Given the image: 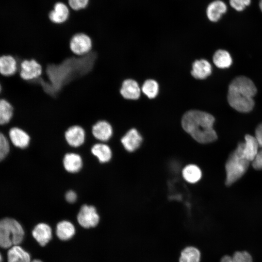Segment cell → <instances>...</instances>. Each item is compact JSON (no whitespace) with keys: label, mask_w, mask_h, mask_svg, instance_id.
I'll list each match as a JSON object with an SVG mask.
<instances>
[{"label":"cell","mask_w":262,"mask_h":262,"mask_svg":"<svg viewBox=\"0 0 262 262\" xmlns=\"http://www.w3.org/2000/svg\"><path fill=\"white\" fill-rule=\"evenodd\" d=\"M214 117L207 112L192 110L182 116L181 126L183 130L197 142L207 144L215 141L217 134L213 128Z\"/></svg>","instance_id":"cell-1"},{"label":"cell","mask_w":262,"mask_h":262,"mask_svg":"<svg viewBox=\"0 0 262 262\" xmlns=\"http://www.w3.org/2000/svg\"><path fill=\"white\" fill-rule=\"evenodd\" d=\"M256 92V87L250 79L239 76L232 80L229 86L228 101L229 105L236 111L247 113L253 108V97Z\"/></svg>","instance_id":"cell-2"},{"label":"cell","mask_w":262,"mask_h":262,"mask_svg":"<svg viewBox=\"0 0 262 262\" xmlns=\"http://www.w3.org/2000/svg\"><path fill=\"white\" fill-rule=\"evenodd\" d=\"M243 142L240 143L236 148L229 155L226 165V184L229 186L241 178L246 172L249 162L243 155Z\"/></svg>","instance_id":"cell-3"},{"label":"cell","mask_w":262,"mask_h":262,"mask_svg":"<svg viewBox=\"0 0 262 262\" xmlns=\"http://www.w3.org/2000/svg\"><path fill=\"white\" fill-rule=\"evenodd\" d=\"M21 225L16 219L5 217L0 220V247L7 249L19 245L24 237Z\"/></svg>","instance_id":"cell-4"},{"label":"cell","mask_w":262,"mask_h":262,"mask_svg":"<svg viewBox=\"0 0 262 262\" xmlns=\"http://www.w3.org/2000/svg\"><path fill=\"white\" fill-rule=\"evenodd\" d=\"M43 72L41 64L34 59H23L19 65V77L23 81H31L40 77Z\"/></svg>","instance_id":"cell-5"},{"label":"cell","mask_w":262,"mask_h":262,"mask_svg":"<svg viewBox=\"0 0 262 262\" xmlns=\"http://www.w3.org/2000/svg\"><path fill=\"white\" fill-rule=\"evenodd\" d=\"M69 47L75 55L81 56L89 52L92 48V40L87 34L79 33L75 34L70 39Z\"/></svg>","instance_id":"cell-6"},{"label":"cell","mask_w":262,"mask_h":262,"mask_svg":"<svg viewBox=\"0 0 262 262\" xmlns=\"http://www.w3.org/2000/svg\"><path fill=\"white\" fill-rule=\"evenodd\" d=\"M77 221L82 227L89 229L97 226L99 223V216L95 207L84 205L78 213Z\"/></svg>","instance_id":"cell-7"},{"label":"cell","mask_w":262,"mask_h":262,"mask_svg":"<svg viewBox=\"0 0 262 262\" xmlns=\"http://www.w3.org/2000/svg\"><path fill=\"white\" fill-rule=\"evenodd\" d=\"M65 137L67 143L73 147L81 146L84 142L85 131L84 129L79 125L69 127L65 132Z\"/></svg>","instance_id":"cell-8"},{"label":"cell","mask_w":262,"mask_h":262,"mask_svg":"<svg viewBox=\"0 0 262 262\" xmlns=\"http://www.w3.org/2000/svg\"><path fill=\"white\" fill-rule=\"evenodd\" d=\"M91 130L94 137L102 142L109 140L113 133L112 124L105 120L97 121L92 125Z\"/></svg>","instance_id":"cell-9"},{"label":"cell","mask_w":262,"mask_h":262,"mask_svg":"<svg viewBox=\"0 0 262 262\" xmlns=\"http://www.w3.org/2000/svg\"><path fill=\"white\" fill-rule=\"evenodd\" d=\"M119 92L122 98L128 100L137 99L141 95V89L137 82L130 78L122 82Z\"/></svg>","instance_id":"cell-10"},{"label":"cell","mask_w":262,"mask_h":262,"mask_svg":"<svg viewBox=\"0 0 262 262\" xmlns=\"http://www.w3.org/2000/svg\"><path fill=\"white\" fill-rule=\"evenodd\" d=\"M142 137L135 129L129 130L122 137L121 142L125 149L129 152H133L141 145Z\"/></svg>","instance_id":"cell-11"},{"label":"cell","mask_w":262,"mask_h":262,"mask_svg":"<svg viewBox=\"0 0 262 262\" xmlns=\"http://www.w3.org/2000/svg\"><path fill=\"white\" fill-rule=\"evenodd\" d=\"M34 239L41 246H46L52 238V230L50 226L44 223L36 225L32 231Z\"/></svg>","instance_id":"cell-12"},{"label":"cell","mask_w":262,"mask_h":262,"mask_svg":"<svg viewBox=\"0 0 262 262\" xmlns=\"http://www.w3.org/2000/svg\"><path fill=\"white\" fill-rule=\"evenodd\" d=\"M227 11V6L223 1L215 0L208 5L206 14L210 21L215 22L218 21Z\"/></svg>","instance_id":"cell-13"},{"label":"cell","mask_w":262,"mask_h":262,"mask_svg":"<svg viewBox=\"0 0 262 262\" xmlns=\"http://www.w3.org/2000/svg\"><path fill=\"white\" fill-rule=\"evenodd\" d=\"M9 135L12 144L17 147L24 148L29 144L30 136L25 131L19 128H11L9 131Z\"/></svg>","instance_id":"cell-14"},{"label":"cell","mask_w":262,"mask_h":262,"mask_svg":"<svg viewBox=\"0 0 262 262\" xmlns=\"http://www.w3.org/2000/svg\"><path fill=\"white\" fill-rule=\"evenodd\" d=\"M212 70V66L207 60L200 59L193 63L191 73L196 79H204L211 75Z\"/></svg>","instance_id":"cell-15"},{"label":"cell","mask_w":262,"mask_h":262,"mask_svg":"<svg viewBox=\"0 0 262 262\" xmlns=\"http://www.w3.org/2000/svg\"><path fill=\"white\" fill-rule=\"evenodd\" d=\"M69 16V10L64 3L58 2L54 6V9L49 14V18L55 24L60 25L66 22Z\"/></svg>","instance_id":"cell-16"},{"label":"cell","mask_w":262,"mask_h":262,"mask_svg":"<svg viewBox=\"0 0 262 262\" xmlns=\"http://www.w3.org/2000/svg\"><path fill=\"white\" fill-rule=\"evenodd\" d=\"M243 142V153L244 157L249 162H252L258 153L259 145L256 138L246 134Z\"/></svg>","instance_id":"cell-17"},{"label":"cell","mask_w":262,"mask_h":262,"mask_svg":"<svg viewBox=\"0 0 262 262\" xmlns=\"http://www.w3.org/2000/svg\"><path fill=\"white\" fill-rule=\"evenodd\" d=\"M16 59L10 55L0 56V74L4 76L14 75L17 70Z\"/></svg>","instance_id":"cell-18"},{"label":"cell","mask_w":262,"mask_h":262,"mask_svg":"<svg viewBox=\"0 0 262 262\" xmlns=\"http://www.w3.org/2000/svg\"><path fill=\"white\" fill-rule=\"evenodd\" d=\"M8 262H31L30 254L19 245L14 246L7 251Z\"/></svg>","instance_id":"cell-19"},{"label":"cell","mask_w":262,"mask_h":262,"mask_svg":"<svg viewBox=\"0 0 262 262\" xmlns=\"http://www.w3.org/2000/svg\"><path fill=\"white\" fill-rule=\"evenodd\" d=\"M63 165L67 172L76 173L81 169L82 166V161L79 154L75 153H68L64 157Z\"/></svg>","instance_id":"cell-20"},{"label":"cell","mask_w":262,"mask_h":262,"mask_svg":"<svg viewBox=\"0 0 262 262\" xmlns=\"http://www.w3.org/2000/svg\"><path fill=\"white\" fill-rule=\"evenodd\" d=\"M56 233L61 240L67 241L71 239L75 235V228L70 222L62 221L56 226Z\"/></svg>","instance_id":"cell-21"},{"label":"cell","mask_w":262,"mask_h":262,"mask_svg":"<svg viewBox=\"0 0 262 262\" xmlns=\"http://www.w3.org/2000/svg\"><path fill=\"white\" fill-rule=\"evenodd\" d=\"M91 152L102 163L109 162L112 158V152L110 147L103 143L95 144L91 148Z\"/></svg>","instance_id":"cell-22"},{"label":"cell","mask_w":262,"mask_h":262,"mask_svg":"<svg viewBox=\"0 0 262 262\" xmlns=\"http://www.w3.org/2000/svg\"><path fill=\"white\" fill-rule=\"evenodd\" d=\"M182 175L186 181L195 183L200 180L202 173L200 168L196 165L189 164L183 169Z\"/></svg>","instance_id":"cell-23"},{"label":"cell","mask_w":262,"mask_h":262,"mask_svg":"<svg viewBox=\"0 0 262 262\" xmlns=\"http://www.w3.org/2000/svg\"><path fill=\"white\" fill-rule=\"evenodd\" d=\"M213 62L218 68H226L229 67L232 63L230 54L223 49L217 50L213 55Z\"/></svg>","instance_id":"cell-24"},{"label":"cell","mask_w":262,"mask_h":262,"mask_svg":"<svg viewBox=\"0 0 262 262\" xmlns=\"http://www.w3.org/2000/svg\"><path fill=\"white\" fill-rule=\"evenodd\" d=\"M14 108L7 100L0 98V125L9 122L13 115Z\"/></svg>","instance_id":"cell-25"},{"label":"cell","mask_w":262,"mask_h":262,"mask_svg":"<svg viewBox=\"0 0 262 262\" xmlns=\"http://www.w3.org/2000/svg\"><path fill=\"white\" fill-rule=\"evenodd\" d=\"M200 253L198 249L193 246H188L181 252L180 262H199Z\"/></svg>","instance_id":"cell-26"},{"label":"cell","mask_w":262,"mask_h":262,"mask_svg":"<svg viewBox=\"0 0 262 262\" xmlns=\"http://www.w3.org/2000/svg\"><path fill=\"white\" fill-rule=\"evenodd\" d=\"M141 89L143 93L148 98H153L158 94L159 85L156 81L148 79L144 82Z\"/></svg>","instance_id":"cell-27"},{"label":"cell","mask_w":262,"mask_h":262,"mask_svg":"<svg viewBox=\"0 0 262 262\" xmlns=\"http://www.w3.org/2000/svg\"><path fill=\"white\" fill-rule=\"evenodd\" d=\"M220 262H253L252 257L246 251H237L231 256H225Z\"/></svg>","instance_id":"cell-28"},{"label":"cell","mask_w":262,"mask_h":262,"mask_svg":"<svg viewBox=\"0 0 262 262\" xmlns=\"http://www.w3.org/2000/svg\"><path fill=\"white\" fill-rule=\"evenodd\" d=\"M9 150L10 146L8 139L0 132V161L6 157Z\"/></svg>","instance_id":"cell-29"},{"label":"cell","mask_w":262,"mask_h":262,"mask_svg":"<svg viewBox=\"0 0 262 262\" xmlns=\"http://www.w3.org/2000/svg\"><path fill=\"white\" fill-rule=\"evenodd\" d=\"M229 4L232 8L237 11L244 10L251 3V0H229Z\"/></svg>","instance_id":"cell-30"},{"label":"cell","mask_w":262,"mask_h":262,"mask_svg":"<svg viewBox=\"0 0 262 262\" xmlns=\"http://www.w3.org/2000/svg\"><path fill=\"white\" fill-rule=\"evenodd\" d=\"M70 7L74 10H78L85 8L88 0H68Z\"/></svg>","instance_id":"cell-31"},{"label":"cell","mask_w":262,"mask_h":262,"mask_svg":"<svg viewBox=\"0 0 262 262\" xmlns=\"http://www.w3.org/2000/svg\"><path fill=\"white\" fill-rule=\"evenodd\" d=\"M252 165L255 169H262V149L258 151L256 157L252 161Z\"/></svg>","instance_id":"cell-32"},{"label":"cell","mask_w":262,"mask_h":262,"mask_svg":"<svg viewBox=\"0 0 262 262\" xmlns=\"http://www.w3.org/2000/svg\"><path fill=\"white\" fill-rule=\"evenodd\" d=\"M260 147H262V123L260 124L255 130V137Z\"/></svg>","instance_id":"cell-33"},{"label":"cell","mask_w":262,"mask_h":262,"mask_svg":"<svg viewBox=\"0 0 262 262\" xmlns=\"http://www.w3.org/2000/svg\"><path fill=\"white\" fill-rule=\"evenodd\" d=\"M65 197L67 202L74 203L77 200V196L74 191L70 190L66 192Z\"/></svg>","instance_id":"cell-34"},{"label":"cell","mask_w":262,"mask_h":262,"mask_svg":"<svg viewBox=\"0 0 262 262\" xmlns=\"http://www.w3.org/2000/svg\"><path fill=\"white\" fill-rule=\"evenodd\" d=\"M259 7L262 12V0H260L259 2Z\"/></svg>","instance_id":"cell-35"},{"label":"cell","mask_w":262,"mask_h":262,"mask_svg":"<svg viewBox=\"0 0 262 262\" xmlns=\"http://www.w3.org/2000/svg\"><path fill=\"white\" fill-rule=\"evenodd\" d=\"M31 262H43L42 261L38 259H34L33 261H31Z\"/></svg>","instance_id":"cell-36"},{"label":"cell","mask_w":262,"mask_h":262,"mask_svg":"<svg viewBox=\"0 0 262 262\" xmlns=\"http://www.w3.org/2000/svg\"><path fill=\"white\" fill-rule=\"evenodd\" d=\"M0 262H2V257L0 253Z\"/></svg>","instance_id":"cell-37"},{"label":"cell","mask_w":262,"mask_h":262,"mask_svg":"<svg viewBox=\"0 0 262 262\" xmlns=\"http://www.w3.org/2000/svg\"><path fill=\"white\" fill-rule=\"evenodd\" d=\"M1 84L0 83V93L1 92Z\"/></svg>","instance_id":"cell-38"}]
</instances>
